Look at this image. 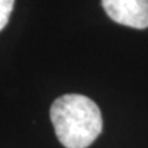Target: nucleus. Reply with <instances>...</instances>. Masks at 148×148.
I'll use <instances>...</instances> for the list:
<instances>
[{
  "mask_svg": "<svg viewBox=\"0 0 148 148\" xmlns=\"http://www.w3.org/2000/svg\"><path fill=\"white\" fill-rule=\"evenodd\" d=\"M56 137L66 148H88L103 130L100 108L78 93L58 97L49 110Z\"/></svg>",
  "mask_w": 148,
  "mask_h": 148,
  "instance_id": "f257e3e1",
  "label": "nucleus"
},
{
  "mask_svg": "<svg viewBox=\"0 0 148 148\" xmlns=\"http://www.w3.org/2000/svg\"><path fill=\"white\" fill-rule=\"evenodd\" d=\"M101 4L116 23L134 29L148 27V0H101Z\"/></svg>",
  "mask_w": 148,
  "mask_h": 148,
  "instance_id": "f03ea898",
  "label": "nucleus"
},
{
  "mask_svg": "<svg viewBox=\"0 0 148 148\" xmlns=\"http://www.w3.org/2000/svg\"><path fill=\"white\" fill-rule=\"evenodd\" d=\"M15 0H0V30H3L8 23L11 11L14 8Z\"/></svg>",
  "mask_w": 148,
  "mask_h": 148,
  "instance_id": "7ed1b4c3",
  "label": "nucleus"
}]
</instances>
